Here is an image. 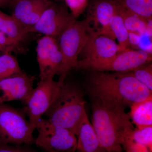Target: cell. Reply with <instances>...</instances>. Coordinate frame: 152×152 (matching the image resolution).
Wrapping results in <instances>:
<instances>
[{"mask_svg": "<svg viewBox=\"0 0 152 152\" xmlns=\"http://www.w3.org/2000/svg\"><path fill=\"white\" fill-rule=\"evenodd\" d=\"M91 24L88 18L80 21L75 20L58 37L57 41L63 58L58 75V81L60 83L64 82L68 74L78 61L79 55L86 43L92 28Z\"/></svg>", "mask_w": 152, "mask_h": 152, "instance_id": "4", "label": "cell"}, {"mask_svg": "<svg viewBox=\"0 0 152 152\" xmlns=\"http://www.w3.org/2000/svg\"><path fill=\"white\" fill-rule=\"evenodd\" d=\"M34 132L24 112L0 103V144L32 145L35 140Z\"/></svg>", "mask_w": 152, "mask_h": 152, "instance_id": "5", "label": "cell"}, {"mask_svg": "<svg viewBox=\"0 0 152 152\" xmlns=\"http://www.w3.org/2000/svg\"><path fill=\"white\" fill-rule=\"evenodd\" d=\"M19 44L7 37L0 31V46L10 47L15 48Z\"/></svg>", "mask_w": 152, "mask_h": 152, "instance_id": "28", "label": "cell"}, {"mask_svg": "<svg viewBox=\"0 0 152 152\" xmlns=\"http://www.w3.org/2000/svg\"><path fill=\"white\" fill-rule=\"evenodd\" d=\"M64 83L56 81L54 79L40 80L37 87L34 89L26 104V107L25 111L28 117V121L33 131L35 129L42 116L45 115L51 105Z\"/></svg>", "mask_w": 152, "mask_h": 152, "instance_id": "8", "label": "cell"}, {"mask_svg": "<svg viewBox=\"0 0 152 152\" xmlns=\"http://www.w3.org/2000/svg\"><path fill=\"white\" fill-rule=\"evenodd\" d=\"M141 36L133 33H129V42L130 46L134 47H138Z\"/></svg>", "mask_w": 152, "mask_h": 152, "instance_id": "29", "label": "cell"}, {"mask_svg": "<svg viewBox=\"0 0 152 152\" xmlns=\"http://www.w3.org/2000/svg\"><path fill=\"white\" fill-rule=\"evenodd\" d=\"M151 55L141 50L127 49L117 54L112 59L93 66L92 72L127 73L151 61Z\"/></svg>", "mask_w": 152, "mask_h": 152, "instance_id": "11", "label": "cell"}, {"mask_svg": "<svg viewBox=\"0 0 152 152\" xmlns=\"http://www.w3.org/2000/svg\"><path fill=\"white\" fill-rule=\"evenodd\" d=\"M12 1H13V0H12Z\"/></svg>", "mask_w": 152, "mask_h": 152, "instance_id": "32", "label": "cell"}, {"mask_svg": "<svg viewBox=\"0 0 152 152\" xmlns=\"http://www.w3.org/2000/svg\"><path fill=\"white\" fill-rule=\"evenodd\" d=\"M37 146L48 152H75L76 135L72 131L52 124L47 119L41 118L36 126Z\"/></svg>", "mask_w": 152, "mask_h": 152, "instance_id": "6", "label": "cell"}, {"mask_svg": "<svg viewBox=\"0 0 152 152\" xmlns=\"http://www.w3.org/2000/svg\"><path fill=\"white\" fill-rule=\"evenodd\" d=\"M22 71L16 58L9 51L0 56V80Z\"/></svg>", "mask_w": 152, "mask_h": 152, "instance_id": "21", "label": "cell"}, {"mask_svg": "<svg viewBox=\"0 0 152 152\" xmlns=\"http://www.w3.org/2000/svg\"><path fill=\"white\" fill-rule=\"evenodd\" d=\"M110 26L115 39L118 40L122 51L127 49L130 46L129 32L125 27L122 17L118 12L112 18Z\"/></svg>", "mask_w": 152, "mask_h": 152, "instance_id": "20", "label": "cell"}, {"mask_svg": "<svg viewBox=\"0 0 152 152\" xmlns=\"http://www.w3.org/2000/svg\"><path fill=\"white\" fill-rule=\"evenodd\" d=\"M12 0H0V8L12 4Z\"/></svg>", "mask_w": 152, "mask_h": 152, "instance_id": "30", "label": "cell"}, {"mask_svg": "<svg viewBox=\"0 0 152 152\" xmlns=\"http://www.w3.org/2000/svg\"><path fill=\"white\" fill-rule=\"evenodd\" d=\"M92 124L106 152H124L122 145L134 129L125 107L115 102L92 99Z\"/></svg>", "mask_w": 152, "mask_h": 152, "instance_id": "1", "label": "cell"}, {"mask_svg": "<svg viewBox=\"0 0 152 152\" xmlns=\"http://www.w3.org/2000/svg\"><path fill=\"white\" fill-rule=\"evenodd\" d=\"M121 52V48L114 40L98 34L92 28L81 53L83 54V59L78 61L74 68L88 70L93 66L112 59Z\"/></svg>", "mask_w": 152, "mask_h": 152, "instance_id": "7", "label": "cell"}, {"mask_svg": "<svg viewBox=\"0 0 152 152\" xmlns=\"http://www.w3.org/2000/svg\"><path fill=\"white\" fill-rule=\"evenodd\" d=\"M152 36L147 34L141 36L138 47L141 50L152 54Z\"/></svg>", "mask_w": 152, "mask_h": 152, "instance_id": "27", "label": "cell"}, {"mask_svg": "<svg viewBox=\"0 0 152 152\" xmlns=\"http://www.w3.org/2000/svg\"><path fill=\"white\" fill-rule=\"evenodd\" d=\"M118 7V13L122 17L129 33L139 35L147 34L152 36V20H148L130 11Z\"/></svg>", "mask_w": 152, "mask_h": 152, "instance_id": "16", "label": "cell"}, {"mask_svg": "<svg viewBox=\"0 0 152 152\" xmlns=\"http://www.w3.org/2000/svg\"><path fill=\"white\" fill-rule=\"evenodd\" d=\"M129 75L132 76L142 84L152 91V64H145L129 72Z\"/></svg>", "mask_w": 152, "mask_h": 152, "instance_id": "22", "label": "cell"}, {"mask_svg": "<svg viewBox=\"0 0 152 152\" xmlns=\"http://www.w3.org/2000/svg\"><path fill=\"white\" fill-rule=\"evenodd\" d=\"M130 138L134 142L146 146L152 152V126L134 129Z\"/></svg>", "mask_w": 152, "mask_h": 152, "instance_id": "23", "label": "cell"}, {"mask_svg": "<svg viewBox=\"0 0 152 152\" xmlns=\"http://www.w3.org/2000/svg\"><path fill=\"white\" fill-rule=\"evenodd\" d=\"M78 152H106L101 146L99 139L87 113L80 124L77 136Z\"/></svg>", "mask_w": 152, "mask_h": 152, "instance_id": "15", "label": "cell"}, {"mask_svg": "<svg viewBox=\"0 0 152 152\" xmlns=\"http://www.w3.org/2000/svg\"><path fill=\"white\" fill-rule=\"evenodd\" d=\"M65 1L70 10L72 16L76 19L84 12L88 0H65Z\"/></svg>", "mask_w": 152, "mask_h": 152, "instance_id": "24", "label": "cell"}, {"mask_svg": "<svg viewBox=\"0 0 152 152\" xmlns=\"http://www.w3.org/2000/svg\"><path fill=\"white\" fill-rule=\"evenodd\" d=\"M35 79L22 71L0 80V103L15 100L26 103L34 90Z\"/></svg>", "mask_w": 152, "mask_h": 152, "instance_id": "12", "label": "cell"}, {"mask_svg": "<svg viewBox=\"0 0 152 152\" xmlns=\"http://www.w3.org/2000/svg\"><path fill=\"white\" fill-rule=\"evenodd\" d=\"M118 7L152 20V0H113Z\"/></svg>", "mask_w": 152, "mask_h": 152, "instance_id": "19", "label": "cell"}, {"mask_svg": "<svg viewBox=\"0 0 152 152\" xmlns=\"http://www.w3.org/2000/svg\"><path fill=\"white\" fill-rule=\"evenodd\" d=\"M86 103L78 88L64 82L45 115L52 124L69 130L77 136L80 124L86 113Z\"/></svg>", "mask_w": 152, "mask_h": 152, "instance_id": "3", "label": "cell"}, {"mask_svg": "<svg viewBox=\"0 0 152 152\" xmlns=\"http://www.w3.org/2000/svg\"><path fill=\"white\" fill-rule=\"evenodd\" d=\"M122 147L124 152H152L146 146L134 142L130 138L124 142Z\"/></svg>", "mask_w": 152, "mask_h": 152, "instance_id": "25", "label": "cell"}, {"mask_svg": "<svg viewBox=\"0 0 152 152\" xmlns=\"http://www.w3.org/2000/svg\"><path fill=\"white\" fill-rule=\"evenodd\" d=\"M37 53L40 80L54 79L55 75H58L63 58L56 38L47 36L40 38Z\"/></svg>", "mask_w": 152, "mask_h": 152, "instance_id": "10", "label": "cell"}, {"mask_svg": "<svg viewBox=\"0 0 152 152\" xmlns=\"http://www.w3.org/2000/svg\"><path fill=\"white\" fill-rule=\"evenodd\" d=\"M129 115L133 124L137 129L152 126V96L130 106Z\"/></svg>", "mask_w": 152, "mask_h": 152, "instance_id": "17", "label": "cell"}, {"mask_svg": "<svg viewBox=\"0 0 152 152\" xmlns=\"http://www.w3.org/2000/svg\"><path fill=\"white\" fill-rule=\"evenodd\" d=\"M12 4L13 7L12 15L28 31L37 23L53 3L49 0H13Z\"/></svg>", "mask_w": 152, "mask_h": 152, "instance_id": "13", "label": "cell"}, {"mask_svg": "<svg viewBox=\"0 0 152 152\" xmlns=\"http://www.w3.org/2000/svg\"><path fill=\"white\" fill-rule=\"evenodd\" d=\"M14 48H10V47H7L0 46V51H1L6 50V51H9L10 50H13Z\"/></svg>", "mask_w": 152, "mask_h": 152, "instance_id": "31", "label": "cell"}, {"mask_svg": "<svg viewBox=\"0 0 152 152\" xmlns=\"http://www.w3.org/2000/svg\"><path fill=\"white\" fill-rule=\"evenodd\" d=\"M75 20L64 6L53 4L44 12L37 23L28 29V32L40 33L56 38Z\"/></svg>", "mask_w": 152, "mask_h": 152, "instance_id": "9", "label": "cell"}, {"mask_svg": "<svg viewBox=\"0 0 152 152\" xmlns=\"http://www.w3.org/2000/svg\"><path fill=\"white\" fill-rule=\"evenodd\" d=\"M0 31L18 44L24 40L29 34L27 29L12 15H7L1 10Z\"/></svg>", "mask_w": 152, "mask_h": 152, "instance_id": "18", "label": "cell"}, {"mask_svg": "<svg viewBox=\"0 0 152 152\" xmlns=\"http://www.w3.org/2000/svg\"><path fill=\"white\" fill-rule=\"evenodd\" d=\"M91 99L115 102L125 107L152 96V91L128 73L93 72L87 80Z\"/></svg>", "mask_w": 152, "mask_h": 152, "instance_id": "2", "label": "cell"}, {"mask_svg": "<svg viewBox=\"0 0 152 152\" xmlns=\"http://www.w3.org/2000/svg\"><path fill=\"white\" fill-rule=\"evenodd\" d=\"M118 12V7L113 0H96L90 10L87 18L93 23L95 31L115 40L110 26L112 18Z\"/></svg>", "mask_w": 152, "mask_h": 152, "instance_id": "14", "label": "cell"}, {"mask_svg": "<svg viewBox=\"0 0 152 152\" xmlns=\"http://www.w3.org/2000/svg\"><path fill=\"white\" fill-rule=\"evenodd\" d=\"M27 146L0 144V152H37Z\"/></svg>", "mask_w": 152, "mask_h": 152, "instance_id": "26", "label": "cell"}]
</instances>
